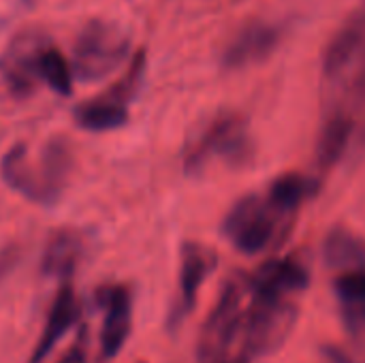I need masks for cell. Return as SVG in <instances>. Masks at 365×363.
Instances as JSON below:
<instances>
[{
  "label": "cell",
  "mask_w": 365,
  "mask_h": 363,
  "mask_svg": "<svg viewBox=\"0 0 365 363\" xmlns=\"http://www.w3.org/2000/svg\"><path fill=\"white\" fill-rule=\"evenodd\" d=\"M73 167V154L66 139H49L38 156L30 160L26 143H15L0 163V175L6 186L38 205H51L62 195Z\"/></svg>",
  "instance_id": "1"
},
{
  "label": "cell",
  "mask_w": 365,
  "mask_h": 363,
  "mask_svg": "<svg viewBox=\"0 0 365 363\" xmlns=\"http://www.w3.org/2000/svg\"><path fill=\"white\" fill-rule=\"evenodd\" d=\"M255 156V139L242 113H216L184 148V171L195 175L212 163L244 167Z\"/></svg>",
  "instance_id": "2"
},
{
  "label": "cell",
  "mask_w": 365,
  "mask_h": 363,
  "mask_svg": "<svg viewBox=\"0 0 365 363\" xmlns=\"http://www.w3.org/2000/svg\"><path fill=\"white\" fill-rule=\"evenodd\" d=\"M291 223L293 218L282 214L267 197L246 195L227 212L222 233L242 255L255 257L282 240L289 233Z\"/></svg>",
  "instance_id": "3"
},
{
  "label": "cell",
  "mask_w": 365,
  "mask_h": 363,
  "mask_svg": "<svg viewBox=\"0 0 365 363\" xmlns=\"http://www.w3.org/2000/svg\"><path fill=\"white\" fill-rule=\"evenodd\" d=\"M250 289V287H248ZM297 323V306L289 295L255 293L244 312V355L259 357L278 351Z\"/></svg>",
  "instance_id": "4"
},
{
  "label": "cell",
  "mask_w": 365,
  "mask_h": 363,
  "mask_svg": "<svg viewBox=\"0 0 365 363\" xmlns=\"http://www.w3.org/2000/svg\"><path fill=\"white\" fill-rule=\"evenodd\" d=\"M130 51L128 34L113 21L90 19L73 47V73L81 81H98L113 73Z\"/></svg>",
  "instance_id": "5"
},
{
  "label": "cell",
  "mask_w": 365,
  "mask_h": 363,
  "mask_svg": "<svg viewBox=\"0 0 365 363\" xmlns=\"http://www.w3.org/2000/svg\"><path fill=\"white\" fill-rule=\"evenodd\" d=\"M145 71V51H137L130 60L128 71L120 81H115L105 94L94 96L75 107V122L79 128L103 133L113 131L126 124L128 120V103L135 98Z\"/></svg>",
  "instance_id": "6"
},
{
  "label": "cell",
  "mask_w": 365,
  "mask_h": 363,
  "mask_svg": "<svg viewBox=\"0 0 365 363\" xmlns=\"http://www.w3.org/2000/svg\"><path fill=\"white\" fill-rule=\"evenodd\" d=\"M248 293V278H231L214 310L210 312L201 340H199V357L203 363H222L225 353L233 338L242 332L244 323V297Z\"/></svg>",
  "instance_id": "7"
},
{
  "label": "cell",
  "mask_w": 365,
  "mask_h": 363,
  "mask_svg": "<svg viewBox=\"0 0 365 363\" xmlns=\"http://www.w3.org/2000/svg\"><path fill=\"white\" fill-rule=\"evenodd\" d=\"M51 45V39L34 28L11 39L0 56V75L13 96L26 98L43 81V64Z\"/></svg>",
  "instance_id": "8"
},
{
  "label": "cell",
  "mask_w": 365,
  "mask_h": 363,
  "mask_svg": "<svg viewBox=\"0 0 365 363\" xmlns=\"http://www.w3.org/2000/svg\"><path fill=\"white\" fill-rule=\"evenodd\" d=\"M329 105L344 111L355 124V150L365 148V39L346 64L323 79Z\"/></svg>",
  "instance_id": "9"
},
{
  "label": "cell",
  "mask_w": 365,
  "mask_h": 363,
  "mask_svg": "<svg viewBox=\"0 0 365 363\" xmlns=\"http://www.w3.org/2000/svg\"><path fill=\"white\" fill-rule=\"evenodd\" d=\"M282 32L269 21H250L240 28L220 53L225 71H240L267 60L280 45Z\"/></svg>",
  "instance_id": "10"
},
{
  "label": "cell",
  "mask_w": 365,
  "mask_h": 363,
  "mask_svg": "<svg viewBox=\"0 0 365 363\" xmlns=\"http://www.w3.org/2000/svg\"><path fill=\"white\" fill-rule=\"evenodd\" d=\"M218 257L212 248L199 242H184L180 250V297L171 312V323L184 321V317L195 308L197 295L207 280V276L216 270Z\"/></svg>",
  "instance_id": "11"
},
{
  "label": "cell",
  "mask_w": 365,
  "mask_h": 363,
  "mask_svg": "<svg viewBox=\"0 0 365 363\" xmlns=\"http://www.w3.org/2000/svg\"><path fill=\"white\" fill-rule=\"evenodd\" d=\"M98 306L105 308V323L101 332V347L107 359L115 357L128 340L133 325V295L128 287L111 285L96 291Z\"/></svg>",
  "instance_id": "12"
},
{
  "label": "cell",
  "mask_w": 365,
  "mask_h": 363,
  "mask_svg": "<svg viewBox=\"0 0 365 363\" xmlns=\"http://www.w3.org/2000/svg\"><path fill=\"white\" fill-rule=\"evenodd\" d=\"M353 148H355L353 120L344 111L336 107H327V113L317 135V148H314V163H317L319 173L323 175L331 171L334 167H338Z\"/></svg>",
  "instance_id": "13"
},
{
  "label": "cell",
  "mask_w": 365,
  "mask_h": 363,
  "mask_svg": "<svg viewBox=\"0 0 365 363\" xmlns=\"http://www.w3.org/2000/svg\"><path fill=\"white\" fill-rule=\"evenodd\" d=\"M310 285V272L295 257L272 259L263 263L252 276H248V287L255 293L272 295H293L306 291Z\"/></svg>",
  "instance_id": "14"
},
{
  "label": "cell",
  "mask_w": 365,
  "mask_h": 363,
  "mask_svg": "<svg viewBox=\"0 0 365 363\" xmlns=\"http://www.w3.org/2000/svg\"><path fill=\"white\" fill-rule=\"evenodd\" d=\"M79 310L81 308H79V302L75 297V291H73L71 282L66 280L60 287V291L56 293V297H53V304H51V310H49V317H47V325H45V329L41 334V340L34 347L28 363H43L49 357V353L62 340V336L77 321Z\"/></svg>",
  "instance_id": "15"
},
{
  "label": "cell",
  "mask_w": 365,
  "mask_h": 363,
  "mask_svg": "<svg viewBox=\"0 0 365 363\" xmlns=\"http://www.w3.org/2000/svg\"><path fill=\"white\" fill-rule=\"evenodd\" d=\"M83 255V235L73 229H62L51 235L43 252L41 272L51 278L68 280Z\"/></svg>",
  "instance_id": "16"
},
{
  "label": "cell",
  "mask_w": 365,
  "mask_h": 363,
  "mask_svg": "<svg viewBox=\"0 0 365 363\" xmlns=\"http://www.w3.org/2000/svg\"><path fill=\"white\" fill-rule=\"evenodd\" d=\"M323 261L329 270H365V240L351 229L336 227L323 242Z\"/></svg>",
  "instance_id": "17"
},
{
  "label": "cell",
  "mask_w": 365,
  "mask_h": 363,
  "mask_svg": "<svg viewBox=\"0 0 365 363\" xmlns=\"http://www.w3.org/2000/svg\"><path fill=\"white\" fill-rule=\"evenodd\" d=\"M319 190V180L304 173H284L276 178L267 188V199L287 216L295 218L297 210L314 197Z\"/></svg>",
  "instance_id": "18"
},
{
  "label": "cell",
  "mask_w": 365,
  "mask_h": 363,
  "mask_svg": "<svg viewBox=\"0 0 365 363\" xmlns=\"http://www.w3.org/2000/svg\"><path fill=\"white\" fill-rule=\"evenodd\" d=\"M71 66L66 62V58L60 53V49L56 45H51L47 49L45 56V64H43V83H47L53 92L68 96L71 94Z\"/></svg>",
  "instance_id": "19"
},
{
  "label": "cell",
  "mask_w": 365,
  "mask_h": 363,
  "mask_svg": "<svg viewBox=\"0 0 365 363\" xmlns=\"http://www.w3.org/2000/svg\"><path fill=\"white\" fill-rule=\"evenodd\" d=\"M334 291L338 302H364L365 300V270L342 272L334 280Z\"/></svg>",
  "instance_id": "20"
},
{
  "label": "cell",
  "mask_w": 365,
  "mask_h": 363,
  "mask_svg": "<svg viewBox=\"0 0 365 363\" xmlns=\"http://www.w3.org/2000/svg\"><path fill=\"white\" fill-rule=\"evenodd\" d=\"M340 315L344 327L355 336H365V300L364 302H340Z\"/></svg>",
  "instance_id": "21"
},
{
  "label": "cell",
  "mask_w": 365,
  "mask_h": 363,
  "mask_svg": "<svg viewBox=\"0 0 365 363\" xmlns=\"http://www.w3.org/2000/svg\"><path fill=\"white\" fill-rule=\"evenodd\" d=\"M58 363H86V353H83L81 347H73L71 353H68L64 359H60Z\"/></svg>",
  "instance_id": "22"
},
{
  "label": "cell",
  "mask_w": 365,
  "mask_h": 363,
  "mask_svg": "<svg viewBox=\"0 0 365 363\" xmlns=\"http://www.w3.org/2000/svg\"><path fill=\"white\" fill-rule=\"evenodd\" d=\"M248 362H250V359H248V357H246V355L242 353L240 357H231V359H225L222 363H248Z\"/></svg>",
  "instance_id": "23"
},
{
  "label": "cell",
  "mask_w": 365,
  "mask_h": 363,
  "mask_svg": "<svg viewBox=\"0 0 365 363\" xmlns=\"http://www.w3.org/2000/svg\"><path fill=\"white\" fill-rule=\"evenodd\" d=\"M361 11H364V13H365V0H364V4H361Z\"/></svg>",
  "instance_id": "24"
}]
</instances>
